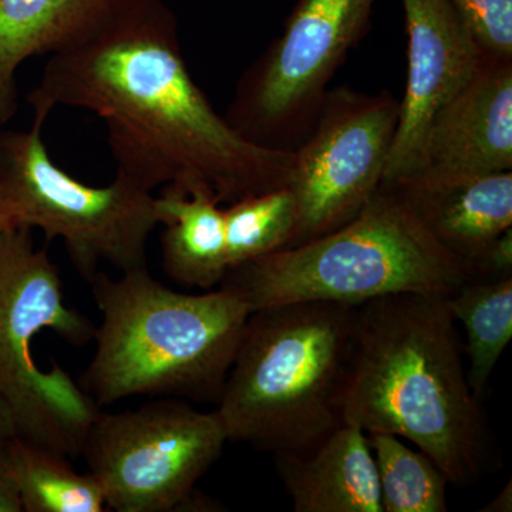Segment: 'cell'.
Segmentation results:
<instances>
[{
  "label": "cell",
  "instance_id": "cell-12",
  "mask_svg": "<svg viewBox=\"0 0 512 512\" xmlns=\"http://www.w3.org/2000/svg\"><path fill=\"white\" fill-rule=\"evenodd\" d=\"M501 171H512V59L485 56L431 120L416 178L453 180Z\"/></svg>",
  "mask_w": 512,
  "mask_h": 512
},
{
  "label": "cell",
  "instance_id": "cell-8",
  "mask_svg": "<svg viewBox=\"0 0 512 512\" xmlns=\"http://www.w3.org/2000/svg\"><path fill=\"white\" fill-rule=\"evenodd\" d=\"M227 433L218 413L157 397L136 410L99 413L82 454L117 512L218 511L197 483L221 457Z\"/></svg>",
  "mask_w": 512,
  "mask_h": 512
},
{
  "label": "cell",
  "instance_id": "cell-15",
  "mask_svg": "<svg viewBox=\"0 0 512 512\" xmlns=\"http://www.w3.org/2000/svg\"><path fill=\"white\" fill-rule=\"evenodd\" d=\"M161 235V264L184 288L210 291L227 275L224 208L204 181L165 184L154 197Z\"/></svg>",
  "mask_w": 512,
  "mask_h": 512
},
{
  "label": "cell",
  "instance_id": "cell-19",
  "mask_svg": "<svg viewBox=\"0 0 512 512\" xmlns=\"http://www.w3.org/2000/svg\"><path fill=\"white\" fill-rule=\"evenodd\" d=\"M375 457L383 512H446L448 480L423 451L389 433H366Z\"/></svg>",
  "mask_w": 512,
  "mask_h": 512
},
{
  "label": "cell",
  "instance_id": "cell-14",
  "mask_svg": "<svg viewBox=\"0 0 512 512\" xmlns=\"http://www.w3.org/2000/svg\"><path fill=\"white\" fill-rule=\"evenodd\" d=\"M295 512H383L367 434L343 423L305 454L274 456Z\"/></svg>",
  "mask_w": 512,
  "mask_h": 512
},
{
  "label": "cell",
  "instance_id": "cell-24",
  "mask_svg": "<svg viewBox=\"0 0 512 512\" xmlns=\"http://www.w3.org/2000/svg\"><path fill=\"white\" fill-rule=\"evenodd\" d=\"M18 437L15 417L3 394L0 393V454Z\"/></svg>",
  "mask_w": 512,
  "mask_h": 512
},
{
  "label": "cell",
  "instance_id": "cell-1",
  "mask_svg": "<svg viewBox=\"0 0 512 512\" xmlns=\"http://www.w3.org/2000/svg\"><path fill=\"white\" fill-rule=\"evenodd\" d=\"M28 100L42 123L56 107L96 114L117 175L146 191L198 180L231 204L291 180L292 150L245 140L214 110L191 77L177 19L161 0H124L50 55Z\"/></svg>",
  "mask_w": 512,
  "mask_h": 512
},
{
  "label": "cell",
  "instance_id": "cell-17",
  "mask_svg": "<svg viewBox=\"0 0 512 512\" xmlns=\"http://www.w3.org/2000/svg\"><path fill=\"white\" fill-rule=\"evenodd\" d=\"M454 320L467 335V380L478 399L512 338V276L468 281L446 299Z\"/></svg>",
  "mask_w": 512,
  "mask_h": 512
},
{
  "label": "cell",
  "instance_id": "cell-5",
  "mask_svg": "<svg viewBox=\"0 0 512 512\" xmlns=\"http://www.w3.org/2000/svg\"><path fill=\"white\" fill-rule=\"evenodd\" d=\"M468 282L399 187L382 184L348 224L298 247L229 269L221 288L251 312L298 302L359 306L396 293L448 298Z\"/></svg>",
  "mask_w": 512,
  "mask_h": 512
},
{
  "label": "cell",
  "instance_id": "cell-21",
  "mask_svg": "<svg viewBox=\"0 0 512 512\" xmlns=\"http://www.w3.org/2000/svg\"><path fill=\"white\" fill-rule=\"evenodd\" d=\"M485 55L512 59V0H451Z\"/></svg>",
  "mask_w": 512,
  "mask_h": 512
},
{
  "label": "cell",
  "instance_id": "cell-11",
  "mask_svg": "<svg viewBox=\"0 0 512 512\" xmlns=\"http://www.w3.org/2000/svg\"><path fill=\"white\" fill-rule=\"evenodd\" d=\"M402 5L409 40L407 83L383 184L420 174L431 120L487 56L451 0H402Z\"/></svg>",
  "mask_w": 512,
  "mask_h": 512
},
{
  "label": "cell",
  "instance_id": "cell-7",
  "mask_svg": "<svg viewBox=\"0 0 512 512\" xmlns=\"http://www.w3.org/2000/svg\"><path fill=\"white\" fill-rule=\"evenodd\" d=\"M42 121L29 131H0V198L20 225L40 228L46 241L62 238L70 262L87 282L107 262L120 272L144 268L158 225L154 197L116 175L93 187L57 167L42 138Z\"/></svg>",
  "mask_w": 512,
  "mask_h": 512
},
{
  "label": "cell",
  "instance_id": "cell-2",
  "mask_svg": "<svg viewBox=\"0 0 512 512\" xmlns=\"http://www.w3.org/2000/svg\"><path fill=\"white\" fill-rule=\"evenodd\" d=\"M446 299L396 293L357 306L342 416L365 433L412 441L448 483L467 487L501 458Z\"/></svg>",
  "mask_w": 512,
  "mask_h": 512
},
{
  "label": "cell",
  "instance_id": "cell-13",
  "mask_svg": "<svg viewBox=\"0 0 512 512\" xmlns=\"http://www.w3.org/2000/svg\"><path fill=\"white\" fill-rule=\"evenodd\" d=\"M393 185L466 274L468 265L512 228V171L453 180L416 178Z\"/></svg>",
  "mask_w": 512,
  "mask_h": 512
},
{
  "label": "cell",
  "instance_id": "cell-6",
  "mask_svg": "<svg viewBox=\"0 0 512 512\" xmlns=\"http://www.w3.org/2000/svg\"><path fill=\"white\" fill-rule=\"evenodd\" d=\"M97 326L64 301L63 282L46 249H36L32 228H0V393L19 439L80 456L90 424L100 413L62 366L43 372L32 340L53 330L74 348L94 340Z\"/></svg>",
  "mask_w": 512,
  "mask_h": 512
},
{
  "label": "cell",
  "instance_id": "cell-23",
  "mask_svg": "<svg viewBox=\"0 0 512 512\" xmlns=\"http://www.w3.org/2000/svg\"><path fill=\"white\" fill-rule=\"evenodd\" d=\"M0 512H23L19 481L10 460L9 447L0 454Z\"/></svg>",
  "mask_w": 512,
  "mask_h": 512
},
{
  "label": "cell",
  "instance_id": "cell-25",
  "mask_svg": "<svg viewBox=\"0 0 512 512\" xmlns=\"http://www.w3.org/2000/svg\"><path fill=\"white\" fill-rule=\"evenodd\" d=\"M512 494H511V483H508L507 487L501 491L500 494L495 497V500L491 501L487 507L483 508L485 512H510L512 510Z\"/></svg>",
  "mask_w": 512,
  "mask_h": 512
},
{
  "label": "cell",
  "instance_id": "cell-18",
  "mask_svg": "<svg viewBox=\"0 0 512 512\" xmlns=\"http://www.w3.org/2000/svg\"><path fill=\"white\" fill-rule=\"evenodd\" d=\"M23 512H103L109 510L92 473L74 470L67 456L19 439L10 443Z\"/></svg>",
  "mask_w": 512,
  "mask_h": 512
},
{
  "label": "cell",
  "instance_id": "cell-10",
  "mask_svg": "<svg viewBox=\"0 0 512 512\" xmlns=\"http://www.w3.org/2000/svg\"><path fill=\"white\" fill-rule=\"evenodd\" d=\"M400 101L349 87L326 93L313 126L293 150L288 188L296 202L298 247L348 224L382 187ZM286 249V248H285Z\"/></svg>",
  "mask_w": 512,
  "mask_h": 512
},
{
  "label": "cell",
  "instance_id": "cell-26",
  "mask_svg": "<svg viewBox=\"0 0 512 512\" xmlns=\"http://www.w3.org/2000/svg\"><path fill=\"white\" fill-rule=\"evenodd\" d=\"M19 217L16 211L0 198V228L19 227Z\"/></svg>",
  "mask_w": 512,
  "mask_h": 512
},
{
  "label": "cell",
  "instance_id": "cell-16",
  "mask_svg": "<svg viewBox=\"0 0 512 512\" xmlns=\"http://www.w3.org/2000/svg\"><path fill=\"white\" fill-rule=\"evenodd\" d=\"M124 0H0V126L19 107L16 73L33 56L53 55Z\"/></svg>",
  "mask_w": 512,
  "mask_h": 512
},
{
  "label": "cell",
  "instance_id": "cell-3",
  "mask_svg": "<svg viewBox=\"0 0 512 512\" xmlns=\"http://www.w3.org/2000/svg\"><path fill=\"white\" fill-rule=\"evenodd\" d=\"M89 284L101 323L79 384L97 406L136 396L220 402L251 315L237 293L177 292L147 266L119 279L99 271Z\"/></svg>",
  "mask_w": 512,
  "mask_h": 512
},
{
  "label": "cell",
  "instance_id": "cell-9",
  "mask_svg": "<svg viewBox=\"0 0 512 512\" xmlns=\"http://www.w3.org/2000/svg\"><path fill=\"white\" fill-rule=\"evenodd\" d=\"M375 2L299 0L281 36L238 84L225 119L239 136L281 150L299 146L330 79L369 28Z\"/></svg>",
  "mask_w": 512,
  "mask_h": 512
},
{
  "label": "cell",
  "instance_id": "cell-22",
  "mask_svg": "<svg viewBox=\"0 0 512 512\" xmlns=\"http://www.w3.org/2000/svg\"><path fill=\"white\" fill-rule=\"evenodd\" d=\"M468 281H495L512 276V228L494 239L468 265Z\"/></svg>",
  "mask_w": 512,
  "mask_h": 512
},
{
  "label": "cell",
  "instance_id": "cell-4",
  "mask_svg": "<svg viewBox=\"0 0 512 512\" xmlns=\"http://www.w3.org/2000/svg\"><path fill=\"white\" fill-rule=\"evenodd\" d=\"M356 308L315 301L251 312L215 409L228 441L305 454L342 426Z\"/></svg>",
  "mask_w": 512,
  "mask_h": 512
},
{
  "label": "cell",
  "instance_id": "cell-20",
  "mask_svg": "<svg viewBox=\"0 0 512 512\" xmlns=\"http://www.w3.org/2000/svg\"><path fill=\"white\" fill-rule=\"evenodd\" d=\"M224 218L231 269L288 248L296 225L295 197L288 187L249 195L224 208Z\"/></svg>",
  "mask_w": 512,
  "mask_h": 512
}]
</instances>
